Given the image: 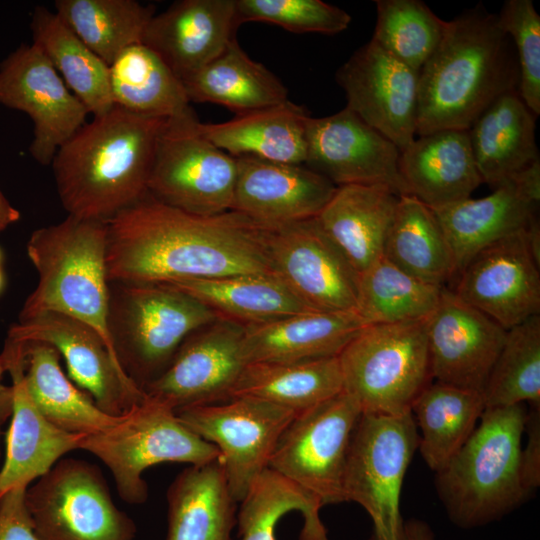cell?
<instances>
[{
    "label": "cell",
    "mask_w": 540,
    "mask_h": 540,
    "mask_svg": "<svg viewBox=\"0 0 540 540\" xmlns=\"http://www.w3.org/2000/svg\"><path fill=\"white\" fill-rule=\"evenodd\" d=\"M109 282L168 284L242 274H273L271 228L230 210L201 216L150 194L106 221Z\"/></svg>",
    "instance_id": "cell-1"
},
{
    "label": "cell",
    "mask_w": 540,
    "mask_h": 540,
    "mask_svg": "<svg viewBox=\"0 0 540 540\" xmlns=\"http://www.w3.org/2000/svg\"><path fill=\"white\" fill-rule=\"evenodd\" d=\"M166 121L114 106L65 142L51 165L68 215L106 222L142 199Z\"/></svg>",
    "instance_id": "cell-2"
},
{
    "label": "cell",
    "mask_w": 540,
    "mask_h": 540,
    "mask_svg": "<svg viewBox=\"0 0 540 540\" xmlns=\"http://www.w3.org/2000/svg\"><path fill=\"white\" fill-rule=\"evenodd\" d=\"M518 63L497 15L481 5L451 21L419 72L416 135L468 130L500 95L517 90Z\"/></svg>",
    "instance_id": "cell-3"
},
{
    "label": "cell",
    "mask_w": 540,
    "mask_h": 540,
    "mask_svg": "<svg viewBox=\"0 0 540 540\" xmlns=\"http://www.w3.org/2000/svg\"><path fill=\"white\" fill-rule=\"evenodd\" d=\"M26 250L38 282L18 321L45 312L67 315L95 329L116 358L107 327L106 222L68 215L57 224L34 230Z\"/></svg>",
    "instance_id": "cell-4"
},
{
    "label": "cell",
    "mask_w": 540,
    "mask_h": 540,
    "mask_svg": "<svg viewBox=\"0 0 540 540\" xmlns=\"http://www.w3.org/2000/svg\"><path fill=\"white\" fill-rule=\"evenodd\" d=\"M526 414L524 403L485 408L465 444L436 473L439 496L455 525H486L528 497L520 474Z\"/></svg>",
    "instance_id": "cell-5"
},
{
    "label": "cell",
    "mask_w": 540,
    "mask_h": 540,
    "mask_svg": "<svg viewBox=\"0 0 540 540\" xmlns=\"http://www.w3.org/2000/svg\"><path fill=\"white\" fill-rule=\"evenodd\" d=\"M220 316L191 295L157 283L109 282L107 327L116 359L143 391L183 341Z\"/></svg>",
    "instance_id": "cell-6"
},
{
    "label": "cell",
    "mask_w": 540,
    "mask_h": 540,
    "mask_svg": "<svg viewBox=\"0 0 540 540\" xmlns=\"http://www.w3.org/2000/svg\"><path fill=\"white\" fill-rule=\"evenodd\" d=\"M338 359L343 391L362 413H410L433 380L426 320L366 325Z\"/></svg>",
    "instance_id": "cell-7"
},
{
    "label": "cell",
    "mask_w": 540,
    "mask_h": 540,
    "mask_svg": "<svg viewBox=\"0 0 540 540\" xmlns=\"http://www.w3.org/2000/svg\"><path fill=\"white\" fill-rule=\"evenodd\" d=\"M79 449L110 470L119 497L131 505L148 499L143 478L147 468L166 462L203 465L220 457L218 449L185 426L172 409L147 396L117 425L85 435Z\"/></svg>",
    "instance_id": "cell-8"
},
{
    "label": "cell",
    "mask_w": 540,
    "mask_h": 540,
    "mask_svg": "<svg viewBox=\"0 0 540 540\" xmlns=\"http://www.w3.org/2000/svg\"><path fill=\"white\" fill-rule=\"evenodd\" d=\"M412 413H362L352 432L343 475L344 502L369 514L372 540H405L400 495L406 470L419 447Z\"/></svg>",
    "instance_id": "cell-9"
},
{
    "label": "cell",
    "mask_w": 540,
    "mask_h": 540,
    "mask_svg": "<svg viewBox=\"0 0 540 540\" xmlns=\"http://www.w3.org/2000/svg\"><path fill=\"white\" fill-rule=\"evenodd\" d=\"M39 540H135V522L120 510L99 468L60 459L25 492Z\"/></svg>",
    "instance_id": "cell-10"
},
{
    "label": "cell",
    "mask_w": 540,
    "mask_h": 540,
    "mask_svg": "<svg viewBox=\"0 0 540 540\" xmlns=\"http://www.w3.org/2000/svg\"><path fill=\"white\" fill-rule=\"evenodd\" d=\"M198 122L194 112L167 119L147 190L168 206L212 216L232 209L237 159L204 137Z\"/></svg>",
    "instance_id": "cell-11"
},
{
    "label": "cell",
    "mask_w": 540,
    "mask_h": 540,
    "mask_svg": "<svg viewBox=\"0 0 540 540\" xmlns=\"http://www.w3.org/2000/svg\"><path fill=\"white\" fill-rule=\"evenodd\" d=\"M361 414L343 390L296 414L280 435L268 468L316 495L323 505L344 502L346 456Z\"/></svg>",
    "instance_id": "cell-12"
},
{
    "label": "cell",
    "mask_w": 540,
    "mask_h": 540,
    "mask_svg": "<svg viewBox=\"0 0 540 540\" xmlns=\"http://www.w3.org/2000/svg\"><path fill=\"white\" fill-rule=\"evenodd\" d=\"M175 413L185 426L218 449L228 490L237 503L268 468L280 435L298 414L250 396Z\"/></svg>",
    "instance_id": "cell-13"
},
{
    "label": "cell",
    "mask_w": 540,
    "mask_h": 540,
    "mask_svg": "<svg viewBox=\"0 0 540 540\" xmlns=\"http://www.w3.org/2000/svg\"><path fill=\"white\" fill-rule=\"evenodd\" d=\"M272 273L313 311L356 312L359 273L316 217L271 228Z\"/></svg>",
    "instance_id": "cell-14"
},
{
    "label": "cell",
    "mask_w": 540,
    "mask_h": 540,
    "mask_svg": "<svg viewBox=\"0 0 540 540\" xmlns=\"http://www.w3.org/2000/svg\"><path fill=\"white\" fill-rule=\"evenodd\" d=\"M247 364L244 325L220 317L191 333L143 392L174 412L224 402Z\"/></svg>",
    "instance_id": "cell-15"
},
{
    "label": "cell",
    "mask_w": 540,
    "mask_h": 540,
    "mask_svg": "<svg viewBox=\"0 0 540 540\" xmlns=\"http://www.w3.org/2000/svg\"><path fill=\"white\" fill-rule=\"evenodd\" d=\"M0 104L26 113L33 122L32 157L47 166L89 114L42 50L22 44L0 65Z\"/></svg>",
    "instance_id": "cell-16"
},
{
    "label": "cell",
    "mask_w": 540,
    "mask_h": 540,
    "mask_svg": "<svg viewBox=\"0 0 540 540\" xmlns=\"http://www.w3.org/2000/svg\"><path fill=\"white\" fill-rule=\"evenodd\" d=\"M7 338L54 347L73 382L109 415H125L144 400V392L127 377L100 334L77 319L45 312L11 325Z\"/></svg>",
    "instance_id": "cell-17"
},
{
    "label": "cell",
    "mask_w": 540,
    "mask_h": 540,
    "mask_svg": "<svg viewBox=\"0 0 540 540\" xmlns=\"http://www.w3.org/2000/svg\"><path fill=\"white\" fill-rule=\"evenodd\" d=\"M304 165L335 186L380 185L408 195L398 169L400 150L345 107L325 117L305 120Z\"/></svg>",
    "instance_id": "cell-18"
},
{
    "label": "cell",
    "mask_w": 540,
    "mask_h": 540,
    "mask_svg": "<svg viewBox=\"0 0 540 540\" xmlns=\"http://www.w3.org/2000/svg\"><path fill=\"white\" fill-rule=\"evenodd\" d=\"M335 79L346 94V107L400 152L415 139L418 71L370 40L337 70Z\"/></svg>",
    "instance_id": "cell-19"
},
{
    "label": "cell",
    "mask_w": 540,
    "mask_h": 540,
    "mask_svg": "<svg viewBox=\"0 0 540 540\" xmlns=\"http://www.w3.org/2000/svg\"><path fill=\"white\" fill-rule=\"evenodd\" d=\"M526 227L480 251L461 271L453 291L506 330L540 312V265Z\"/></svg>",
    "instance_id": "cell-20"
},
{
    "label": "cell",
    "mask_w": 540,
    "mask_h": 540,
    "mask_svg": "<svg viewBox=\"0 0 540 540\" xmlns=\"http://www.w3.org/2000/svg\"><path fill=\"white\" fill-rule=\"evenodd\" d=\"M426 332L433 380L483 392L507 330L444 287Z\"/></svg>",
    "instance_id": "cell-21"
},
{
    "label": "cell",
    "mask_w": 540,
    "mask_h": 540,
    "mask_svg": "<svg viewBox=\"0 0 540 540\" xmlns=\"http://www.w3.org/2000/svg\"><path fill=\"white\" fill-rule=\"evenodd\" d=\"M11 377L13 407L5 435L6 453L0 468V498L46 474L62 457L76 449L85 435L72 434L51 424L32 400L25 382V343L6 338L2 352Z\"/></svg>",
    "instance_id": "cell-22"
},
{
    "label": "cell",
    "mask_w": 540,
    "mask_h": 540,
    "mask_svg": "<svg viewBox=\"0 0 540 540\" xmlns=\"http://www.w3.org/2000/svg\"><path fill=\"white\" fill-rule=\"evenodd\" d=\"M236 159L231 210L269 228L317 217L337 188L303 164Z\"/></svg>",
    "instance_id": "cell-23"
},
{
    "label": "cell",
    "mask_w": 540,
    "mask_h": 540,
    "mask_svg": "<svg viewBox=\"0 0 540 540\" xmlns=\"http://www.w3.org/2000/svg\"><path fill=\"white\" fill-rule=\"evenodd\" d=\"M235 0H180L149 21L142 43L182 81L236 37Z\"/></svg>",
    "instance_id": "cell-24"
},
{
    "label": "cell",
    "mask_w": 540,
    "mask_h": 540,
    "mask_svg": "<svg viewBox=\"0 0 540 540\" xmlns=\"http://www.w3.org/2000/svg\"><path fill=\"white\" fill-rule=\"evenodd\" d=\"M408 195L432 210L469 198L482 184L468 130L445 129L415 138L400 152Z\"/></svg>",
    "instance_id": "cell-25"
},
{
    "label": "cell",
    "mask_w": 540,
    "mask_h": 540,
    "mask_svg": "<svg viewBox=\"0 0 540 540\" xmlns=\"http://www.w3.org/2000/svg\"><path fill=\"white\" fill-rule=\"evenodd\" d=\"M364 327L356 312L309 311L244 325L248 363L298 362L340 354Z\"/></svg>",
    "instance_id": "cell-26"
},
{
    "label": "cell",
    "mask_w": 540,
    "mask_h": 540,
    "mask_svg": "<svg viewBox=\"0 0 540 540\" xmlns=\"http://www.w3.org/2000/svg\"><path fill=\"white\" fill-rule=\"evenodd\" d=\"M399 197L380 185L337 186L316 217L359 275L383 256Z\"/></svg>",
    "instance_id": "cell-27"
},
{
    "label": "cell",
    "mask_w": 540,
    "mask_h": 540,
    "mask_svg": "<svg viewBox=\"0 0 540 540\" xmlns=\"http://www.w3.org/2000/svg\"><path fill=\"white\" fill-rule=\"evenodd\" d=\"M239 504V540H330L319 515L321 500L270 468Z\"/></svg>",
    "instance_id": "cell-28"
},
{
    "label": "cell",
    "mask_w": 540,
    "mask_h": 540,
    "mask_svg": "<svg viewBox=\"0 0 540 540\" xmlns=\"http://www.w3.org/2000/svg\"><path fill=\"white\" fill-rule=\"evenodd\" d=\"M536 207L512 178L483 198L469 197L434 209L452 252L456 274L480 251L525 228L536 216Z\"/></svg>",
    "instance_id": "cell-29"
},
{
    "label": "cell",
    "mask_w": 540,
    "mask_h": 540,
    "mask_svg": "<svg viewBox=\"0 0 540 540\" xmlns=\"http://www.w3.org/2000/svg\"><path fill=\"white\" fill-rule=\"evenodd\" d=\"M536 117L514 90L497 97L475 119L468 133L482 182L495 188L539 159Z\"/></svg>",
    "instance_id": "cell-30"
},
{
    "label": "cell",
    "mask_w": 540,
    "mask_h": 540,
    "mask_svg": "<svg viewBox=\"0 0 540 540\" xmlns=\"http://www.w3.org/2000/svg\"><path fill=\"white\" fill-rule=\"evenodd\" d=\"M165 540H232L237 502L220 459L190 465L168 487Z\"/></svg>",
    "instance_id": "cell-31"
},
{
    "label": "cell",
    "mask_w": 540,
    "mask_h": 540,
    "mask_svg": "<svg viewBox=\"0 0 540 540\" xmlns=\"http://www.w3.org/2000/svg\"><path fill=\"white\" fill-rule=\"evenodd\" d=\"M304 107L290 100L236 115L220 123L198 122L200 133L237 158L251 156L275 162L303 164L306 160Z\"/></svg>",
    "instance_id": "cell-32"
},
{
    "label": "cell",
    "mask_w": 540,
    "mask_h": 540,
    "mask_svg": "<svg viewBox=\"0 0 540 540\" xmlns=\"http://www.w3.org/2000/svg\"><path fill=\"white\" fill-rule=\"evenodd\" d=\"M181 82L190 102L218 104L236 115L288 100L283 82L251 59L236 37L215 59Z\"/></svg>",
    "instance_id": "cell-33"
},
{
    "label": "cell",
    "mask_w": 540,
    "mask_h": 540,
    "mask_svg": "<svg viewBox=\"0 0 540 540\" xmlns=\"http://www.w3.org/2000/svg\"><path fill=\"white\" fill-rule=\"evenodd\" d=\"M25 382L42 415L57 428L72 434L90 435L120 423L125 415L101 410L86 392L63 372L60 354L43 342L25 343Z\"/></svg>",
    "instance_id": "cell-34"
},
{
    "label": "cell",
    "mask_w": 540,
    "mask_h": 540,
    "mask_svg": "<svg viewBox=\"0 0 540 540\" xmlns=\"http://www.w3.org/2000/svg\"><path fill=\"white\" fill-rule=\"evenodd\" d=\"M109 82L114 106L131 113L169 119L194 112L181 80L143 43L113 60Z\"/></svg>",
    "instance_id": "cell-35"
},
{
    "label": "cell",
    "mask_w": 540,
    "mask_h": 540,
    "mask_svg": "<svg viewBox=\"0 0 540 540\" xmlns=\"http://www.w3.org/2000/svg\"><path fill=\"white\" fill-rule=\"evenodd\" d=\"M30 27L33 43L46 55L89 114L97 117L114 107L108 64L84 44L55 12L36 6Z\"/></svg>",
    "instance_id": "cell-36"
},
{
    "label": "cell",
    "mask_w": 540,
    "mask_h": 540,
    "mask_svg": "<svg viewBox=\"0 0 540 540\" xmlns=\"http://www.w3.org/2000/svg\"><path fill=\"white\" fill-rule=\"evenodd\" d=\"M342 390L341 368L335 356L298 362L248 363L232 389L231 398L255 397L300 413Z\"/></svg>",
    "instance_id": "cell-37"
},
{
    "label": "cell",
    "mask_w": 540,
    "mask_h": 540,
    "mask_svg": "<svg viewBox=\"0 0 540 540\" xmlns=\"http://www.w3.org/2000/svg\"><path fill=\"white\" fill-rule=\"evenodd\" d=\"M485 409L483 393L439 381L414 401L411 413L420 429L418 449L434 472L465 444Z\"/></svg>",
    "instance_id": "cell-38"
},
{
    "label": "cell",
    "mask_w": 540,
    "mask_h": 540,
    "mask_svg": "<svg viewBox=\"0 0 540 540\" xmlns=\"http://www.w3.org/2000/svg\"><path fill=\"white\" fill-rule=\"evenodd\" d=\"M168 284L196 298L220 317L243 325L313 311L274 274H242Z\"/></svg>",
    "instance_id": "cell-39"
},
{
    "label": "cell",
    "mask_w": 540,
    "mask_h": 540,
    "mask_svg": "<svg viewBox=\"0 0 540 540\" xmlns=\"http://www.w3.org/2000/svg\"><path fill=\"white\" fill-rule=\"evenodd\" d=\"M383 256L409 275L444 288L456 274L441 225L431 208L411 195H401Z\"/></svg>",
    "instance_id": "cell-40"
},
{
    "label": "cell",
    "mask_w": 540,
    "mask_h": 540,
    "mask_svg": "<svg viewBox=\"0 0 540 540\" xmlns=\"http://www.w3.org/2000/svg\"><path fill=\"white\" fill-rule=\"evenodd\" d=\"M58 17L108 66L127 47L142 43L155 15L135 0H56Z\"/></svg>",
    "instance_id": "cell-41"
},
{
    "label": "cell",
    "mask_w": 540,
    "mask_h": 540,
    "mask_svg": "<svg viewBox=\"0 0 540 540\" xmlns=\"http://www.w3.org/2000/svg\"><path fill=\"white\" fill-rule=\"evenodd\" d=\"M442 289L409 275L382 256L360 274L356 313L364 326L426 320Z\"/></svg>",
    "instance_id": "cell-42"
},
{
    "label": "cell",
    "mask_w": 540,
    "mask_h": 540,
    "mask_svg": "<svg viewBox=\"0 0 540 540\" xmlns=\"http://www.w3.org/2000/svg\"><path fill=\"white\" fill-rule=\"evenodd\" d=\"M482 393L485 408L540 405V315L507 330Z\"/></svg>",
    "instance_id": "cell-43"
},
{
    "label": "cell",
    "mask_w": 540,
    "mask_h": 540,
    "mask_svg": "<svg viewBox=\"0 0 540 540\" xmlns=\"http://www.w3.org/2000/svg\"><path fill=\"white\" fill-rule=\"evenodd\" d=\"M376 13L371 40L420 72L442 40L447 21L419 0H377Z\"/></svg>",
    "instance_id": "cell-44"
},
{
    "label": "cell",
    "mask_w": 540,
    "mask_h": 540,
    "mask_svg": "<svg viewBox=\"0 0 540 540\" xmlns=\"http://www.w3.org/2000/svg\"><path fill=\"white\" fill-rule=\"evenodd\" d=\"M235 21L265 22L293 33L338 34L348 28L351 16L321 0H235Z\"/></svg>",
    "instance_id": "cell-45"
},
{
    "label": "cell",
    "mask_w": 540,
    "mask_h": 540,
    "mask_svg": "<svg viewBox=\"0 0 540 540\" xmlns=\"http://www.w3.org/2000/svg\"><path fill=\"white\" fill-rule=\"evenodd\" d=\"M498 24L515 45L517 92L535 116L540 115V16L531 0H508Z\"/></svg>",
    "instance_id": "cell-46"
},
{
    "label": "cell",
    "mask_w": 540,
    "mask_h": 540,
    "mask_svg": "<svg viewBox=\"0 0 540 540\" xmlns=\"http://www.w3.org/2000/svg\"><path fill=\"white\" fill-rule=\"evenodd\" d=\"M26 489H12L0 498V540H39L26 505Z\"/></svg>",
    "instance_id": "cell-47"
},
{
    "label": "cell",
    "mask_w": 540,
    "mask_h": 540,
    "mask_svg": "<svg viewBox=\"0 0 540 540\" xmlns=\"http://www.w3.org/2000/svg\"><path fill=\"white\" fill-rule=\"evenodd\" d=\"M530 406L524 426L528 441L520 453L521 481L528 495L540 485V405Z\"/></svg>",
    "instance_id": "cell-48"
},
{
    "label": "cell",
    "mask_w": 540,
    "mask_h": 540,
    "mask_svg": "<svg viewBox=\"0 0 540 540\" xmlns=\"http://www.w3.org/2000/svg\"><path fill=\"white\" fill-rule=\"evenodd\" d=\"M7 373L5 363L0 355V444L2 437V427L11 417L13 407V392L11 385L4 384L3 377ZM1 452V451H0Z\"/></svg>",
    "instance_id": "cell-49"
},
{
    "label": "cell",
    "mask_w": 540,
    "mask_h": 540,
    "mask_svg": "<svg viewBox=\"0 0 540 540\" xmlns=\"http://www.w3.org/2000/svg\"><path fill=\"white\" fill-rule=\"evenodd\" d=\"M405 540H434L432 529L427 523L411 519L404 523ZM370 540H372L370 538Z\"/></svg>",
    "instance_id": "cell-50"
},
{
    "label": "cell",
    "mask_w": 540,
    "mask_h": 540,
    "mask_svg": "<svg viewBox=\"0 0 540 540\" xmlns=\"http://www.w3.org/2000/svg\"><path fill=\"white\" fill-rule=\"evenodd\" d=\"M20 219V212L14 208L0 190V232Z\"/></svg>",
    "instance_id": "cell-51"
},
{
    "label": "cell",
    "mask_w": 540,
    "mask_h": 540,
    "mask_svg": "<svg viewBox=\"0 0 540 540\" xmlns=\"http://www.w3.org/2000/svg\"><path fill=\"white\" fill-rule=\"evenodd\" d=\"M4 285V276H3V272H2V269H1V266H0V291L2 289Z\"/></svg>",
    "instance_id": "cell-52"
},
{
    "label": "cell",
    "mask_w": 540,
    "mask_h": 540,
    "mask_svg": "<svg viewBox=\"0 0 540 540\" xmlns=\"http://www.w3.org/2000/svg\"><path fill=\"white\" fill-rule=\"evenodd\" d=\"M0 262H1V252H0Z\"/></svg>",
    "instance_id": "cell-53"
}]
</instances>
